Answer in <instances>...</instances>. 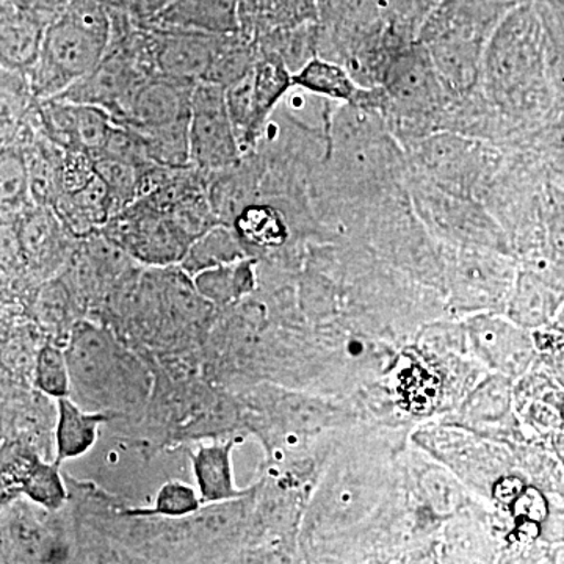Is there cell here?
Wrapping results in <instances>:
<instances>
[{"label": "cell", "mask_w": 564, "mask_h": 564, "mask_svg": "<svg viewBox=\"0 0 564 564\" xmlns=\"http://www.w3.org/2000/svg\"><path fill=\"white\" fill-rule=\"evenodd\" d=\"M113 35V17L99 0H70L47 25L39 62L25 73L39 101L54 99L101 63Z\"/></svg>", "instance_id": "6da1fadb"}, {"label": "cell", "mask_w": 564, "mask_h": 564, "mask_svg": "<svg viewBox=\"0 0 564 564\" xmlns=\"http://www.w3.org/2000/svg\"><path fill=\"white\" fill-rule=\"evenodd\" d=\"M243 158L226 106V88L212 82H198L192 96V165L212 174L239 165Z\"/></svg>", "instance_id": "7a4b0ae2"}, {"label": "cell", "mask_w": 564, "mask_h": 564, "mask_svg": "<svg viewBox=\"0 0 564 564\" xmlns=\"http://www.w3.org/2000/svg\"><path fill=\"white\" fill-rule=\"evenodd\" d=\"M540 22L530 3H518L497 25L488 47L486 73L494 93L510 98L529 80L536 61Z\"/></svg>", "instance_id": "3957f363"}, {"label": "cell", "mask_w": 564, "mask_h": 564, "mask_svg": "<svg viewBox=\"0 0 564 564\" xmlns=\"http://www.w3.org/2000/svg\"><path fill=\"white\" fill-rule=\"evenodd\" d=\"M155 73L169 79L198 84L206 79L228 35L144 24Z\"/></svg>", "instance_id": "277c9868"}, {"label": "cell", "mask_w": 564, "mask_h": 564, "mask_svg": "<svg viewBox=\"0 0 564 564\" xmlns=\"http://www.w3.org/2000/svg\"><path fill=\"white\" fill-rule=\"evenodd\" d=\"M196 84L155 76L144 80L117 124L126 128H159L187 120Z\"/></svg>", "instance_id": "5b68a950"}, {"label": "cell", "mask_w": 564, "mask_h": 564, "mask_svg": "<svg viewBox=\"0 0 564 564\" xmlns=\"http://www.w3.org/2000/svg\"><path fill=\"white\" fill-rule=\"evenodd\" d=\"M51 22L2 0L0 10V65L2 69L28 73L39 62Z\"/></svg>", "instance_id": "8992f818"}, {"label": "cell", "mask_w": 564, "mask_h": 564, "mask_svg": "<svg viewBox=\"0 0 564 564\" xmlns=\"http://www.w3.org/2000/svg\"><path fill=\"white\" fill-rule=\"evenodd\" d=\"M148 24L236 35L245 31V0H174Z\"/></svg>", "instance_id": "52a82bcc"}, {"label": "cell", "mask_w": 564, "mask_h": 564, "mask_svg": "<svg viewBox=\"0 0 564 564\" xmlns=\"http://www.w3.org/2000/svg\"><path fill=\"white\" fill-rule=\"evenodd\" d=\"M437 70L429 55L419 50L397 58L389 70L388 88L392 99L406 110H423L440 96Z\"/></svg>", "instance_id": "ba28073f"}, {"label": "cell", "mask_w": 564, "mask_h": 564, "mask_svg": "<svg viewBox=\"0 0 564 564\" xmlns=\"http://www.w3.org/2000/svg\"><path fill=\"white\" fill-rule=\"evenodd\" d=\"M291 69L278 55L261 52L254 74H252V120L245 155L256 150L258 141L265 132L270 115L281 101L284 93L292 87Z\"/></svg>", "instance_id": "9c48e42d"}, {"label": "cell", "mask_w": 564, "mask_h": 564, "mask_svg": "<svg viewBox=\"0 0 564 564\" xmlns=\"http://www.w3.org/2000/svg\"><path fill=\"white\" fill-rule=\"evenodd\" d=\"M234 441L203 445L192 456L193 470L204 502H225L243 496L234 484L231 452Z\"/></svg>", "instance_id": "30bf717a"}, {"label": "cell", "mask_w": 564, "mask_h": 564, "mask_svg": "<svg viewBox=\"0 0 564 564\" xmlns=\"http://www.w3.org/2000/svg\"><path fill=\"white\" fill-rule=\"evenodd\" d=\"M293 85L323 98L366 106L369 93L361 90L344 66L326 58L313 57L292 74Z\"/></svg>", "instance_id": "8fae6325"}, {"label": "cell", "mask_w": 564, "mask_h": 564, "mask_svg": "<svg viewBox=\"0 0 564 564\" xmlns=\"http://www.w3.org/2000/svg\"><path fill=\"white\" fill-rule=\"evenodd\" d=\"M434 68L452 87L469 88L480 68L481 39L478 36L444 35L430 41Z\"/></svg>", "instance_id": "7c38bea8"}, {"label": "cell", "mask_w": 564, "mask_h": 564, "mask_svg": "<svg viewBox=\"0 0 564 564\" xmlns=\"http://www.w3.org/2000/svg\"><path fill=\"white\" fill-rule=\"evenodd\" d=\"M317 0H245V28L254 35L296 29L318 21Z\"/></svg>", "instance_id": "4fadbf2b"}, {"label": "cell", "mask_w": 564, "mask_h": 564, "mask_svg": "<svg viewBox=\"0 0 564 564\" xmlns=\"http://www.w3.org/2000/svg\"><path fill=\"white\" fill-rule=\"evenodd\" d=\"M106 414L82 411L73 400L58 399L57 464L84 455L95 444Z\"/></svg>", "instance_id": "5bb4252c"}, {"label": "cell", "mask_w": 564, "mask_h": 564, "mask_svg": "<svg viewBox=\"0 0 564 564\" xmlns=\"http://www.w3.org/2000/svg\"><path fill=\"white\" fill-rule=\"evenodd\" d=\"M234 231L243 243L276 248L288 240V226L281 212L270 204L250 203L234 218Z\"/></svg>", "instance_id": "9a60e30c"}, {"label": "cell", "mask_w": 564, "mask_h": 564, "mask_svg": "<svg viewBox=\"0 0 564 564\" xmlns=\"http://www.w3.org/2000/svg\"><path fill=\"white\" fill-rule=\"evenodd\" d=\"M196 289L217 303L231 302L252 288V262L239 259L202 270L195 278Z\"/></svg>", "instance_id": "2e32d148"}, {"label": "cell", "mask_w": 564, "mask_h": 564, "mask_svg": "<svg viewBox=\"0 0 564 564\" xmlns=\"http://www.w3.org/2000/svg\"><path fill=\"white\" fill-rule=\"evenodd\" d=\"M239 242L242 240L239 239L236 231L214 228L193 245L191 254H188V265H192L191 269L202 272V270L223 265V263L239 261L242 259Z\"/></svg>", "instance_id": "e0dca14e"}, {"label": "cell", "mask_w": 564, "mask_h": 564, "mask_svg": "<svg viewBox=\"0 0 564 564\" xmlns=\"http://www.w3.org/2000/svg\"><path fill=\"white\" fill-rule=\"evenodd\" d=\"M443 0H380L383 24L400 39L413 36L423 29Z\"/></svg>", "instance_id": "ac0fdd59"}, {"label": "cell", "mask_w": 564, "mask_h": 564, "mask_svg": "<svg viewBox=\"0 0 564 564\" xmlns=\"http://www.w3.org/2000/svg\"><path fill=\"white\" fill-rule=\"evenodd\" d=\"M115 128L113 118L102 107L76 102V144L77 151L98 158L106 150L107 141Z\"/></svg>", "instance_id": "d6986e66"}, {"label": "cell", "mask_w": 564, "mask_h": 564, "mask_svg": "<svg viewBox=\"0 0 564 564\" xmlns=\"http://www.w3.org/2000/svg\"><path fill=\"white\" fill-rule=\"evenodd\" d=\"M0 188H2L3 207L20 206L31 192V173H29L28 158L22 147L10 144L2 147V162H0Z\"/></svg>", "instance_id": "ffe728a7"}, {"label": "cell", "mask_w": 564, "mask_h": 564, "mask_svg": "<svg viewBox=\"0 0 564 564\" xmlns=\"http://www.w3.org/2000/svg\"><path fill=\"white\" fill-rule=\"evenodd\" d=\"M21 491L28 494L33 502L57 510L66 499L58 464H44L35 459L21 477Z\"/></svg>", "instance_id": "44dd1931"}, {"label": "cell", "mask_w": 564, "mask_h": 564, "mask_svg": "<svg viewBox=\"0 0 564 564\" xmlns=\"http://www.w3.org/2000/svg\"><path fill=\"white\" fill-rule=\"evenodd\" d=\"M144 169L147 166L132 165L106 155L95 159L96 173L106 182L115 204L132 202L137 195H140Z\"/></svg>", "instance_id": "7402d4cb"}, {"label": "cell", "mask_w": 564, "mask_h": 564, "mask_svg": "<svg viewBox=\"0 0 564 564\" xmlns=\"http://www.w3.org/2000/svg\"><path fill=\"white\" fill-rule=\"evenodd\" d=\"M198 508V497H196L191 486L181 484V481H170V484L162 486L152 507L131 511L129 514L184 518V516L195 513Z\"/></svg>", "instance_id": "603a6c76"}, {"label": "cell", "mask_w": 564, "mask_h": 564, "mask_svg": "<svg viewBox=\"0 0 564 564\" xmlns=\"http://www.w3.org/2000/svg\"><path fill=\"white\" fill-rule=\"evenodd\" d=\"M35 381L41 391L47 395L57 397V399L68 395V362L58 348L47 345L40 351L36 359Z\"/></svg>", "instance_id": "cb8c5ba5"}, {"label": "cell", "mask_w": 564, "mask_h": 564, "mask_svg": "<svg viewBox=\"0 0 564 564\" xmlns=\"http://www.w3.org/2000/svg\"><path fill=\"white\" fill-rule=\"evenodd\" d=\"M514 516L527 521L541 522L547 516V505L536 489L529 488L514 500Z\"/></svg>", "instance_id": "d4e9b609"}, {"label": "cell", "mask_w": 564, "mask_h": 564, "mask_svg": "<svg viewBox=\"0 0 564 564\" xmlns=\"http://www.w3.org/2000/svg\"><path fill=\"white\" fill-rule=\"evenodd\" d=\"M173 2L174 0H131L128 13L131 14L133 21L148 24Z\"/></svg>", "instance_id": "484cf974"}, {"label": "cell", "mask_w": 564, "mask_h": 564, "mask_svg": "<svg viewBox=\"0 0 564 564\" xmlns=\"http://www.w3.org/2000/svg\"><path fill=\"white\" fill-rule=\"evenodd\" d=\"M11 2L52 22L69 6L70 0H11Z\"/></svg>", "instance_id": "4316f807"}, {"label": "cell", "mask_w": 564, "mask_h": 564, "mask_svg": "<svg viewBox=\"0 0 564 564\" xmlns=\"http://www.w3.org/2000/svg\"><path fill=\"white\" fill-rule=\"evenodd\" d=\"M522 491H524V486L518 478H505L496 486V497L505 503L514 502Z\"/></svg>", "instance_id": "83f0119b"}, {"label": "cell", "mask_w": 564, "mask_h": 564, "mask_svg": "<svg viewBox=\"0 0 564 564\" xmlns=\"http://www.w3.org/2000/svg\"><path fill=\"white\" fill-rule=\"evenodd\" d=\"M99 2L104 3V6L110 10L128 11L129 2H131V0H99Z\"/></svg>", "instance_id": "f1b7e54d"}]
</instances>
